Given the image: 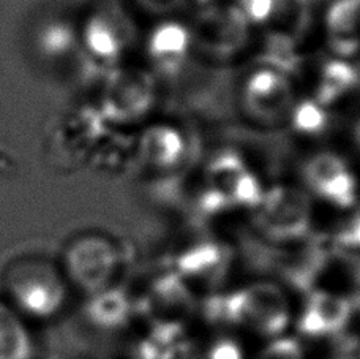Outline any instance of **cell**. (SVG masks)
<instances>
[{
	"label": "cell",
	"instance_id": "7402d4cb",
	"mask_svg": "<svg viewBox=\"0 0 360 359\" xmlns=\"http://www.w3.org/2000/svg\"><path fill=\"white\" fill-rule=\"evenodd\" d=\"M335 359H352V358H335Z\"/></svg>",
	"mask_w": 360,
	"mask_h": 359
},
{
	"label": "cell",
	"instance_id": "9c48e42d",
	"mask_svg": "<svg viewBox=\"0 0 360 359\" xmlns=\"http://www.w3.org/2000/svg\"><path fill=\"white\" fill-rule=\"evenodd\" d=\"M351 313L352 307L348 299L330 291H316L308 299L299 329L311 337L329 336L349 323Z\"/></svg>",
	"mask_w": 360,
	"mask_h": 359
},
{
	"label": "cell",
	"instance_id": "5b68a950",
	"mask_svg": "<svg viewBox=\"0 0 360 359\" xmlns=\"http://www.w3.org/2000/svg\"><path fill=\"white\" fill-rule=\"evenodd\" d=\"M258 206L259 227L269 238L289 241L304 236L310 223V206L304 194L291 189H275L262 195Z\"/></svg>",
	"mask_w": 360,
	"mask_h": 359
},
{
	"label": "cell",
	"instance_id": "5bb4252c",
	"mask_svg": "<svg viewBox=\"0 0 360 359\" xmlns=\"http://www.w3.org/2000/svg\"><path fill=\"white\" fill-rule=\"evenodd\" d=\"M182 345V331L179 326L165 325L152 332L141 351L146 359H174Z\"/></svg>",
	"mask_w": 360,
	"mask_h": 359
},
{
	"label": "cell",
	"instance_id": "9a60e30c",
	"mask_svg": "<svg viewBox=\"0 0 360 359\" xmlns=\"http://www.w3.org/2000/svg\"><path fill=\"white\" fill-rule=\"evenodd\" d=\"M221 261V252L215 244H202L180 256L177 266L186 275H201L215 269Z\"/></svg>",
	"mask_w": 360,
	"mask_h": 359
},
{
	"label": "cell",
	"instance_id": "ffe728a7",
	"mask_svg": "<svg viewBox=\"0 0 360 359\" xmlns=\"http://www.w3.org/2000/svg\"><path fill=\"white\" fill-rule=\"evenodd\" d=\"M139 4L141 0H136ZM180 2V0H152L149 8L150 10H171L174 8V6Z\"/></svg>",
	"mask_w": 360,
	"mask_h": 359
},
{
	"label": "cell",
	"instance_id": "e0dca14e",
	"mask_svg": "<svg viewBox=\"0 0 360 359\" xmlns=\"http://www.w3.org/2000/svg\"><path fill=\"white\" fill-rule=\"evenodd\" d=\"M259 359H304V351L292 339H278L262 350Z\"/></svg>",
	"mask_w": 360,
	"mask_h": 359
},
{
	"label": "cell",
	"instance_id": "7a4b0ae2",
	"mask_svg": "<svg viewBox=\"0 0 360 359\" xmlns=\"http://www.w3.org/2000/svg\"><path fill=\"white\" fill-rule=\"evenodd\" d=\"M215 315L248 326L259 334L278 336L289 323V307L280 288L256 284L215 303Z\"/></svg>",
	"mask_w": 360,
	"mask_h": 359
},
{
	"label": "cell",
	"instance_id": "d6986e66",
	"mask_svg": "<svg viewBox=\"0 0 360 359\" xmlns=\"http://www.w3.org/2000/svg\"><path fill=\"white\" fill-rule=\"evenodd\" d=\"M209 359H243V353L236 342L221 341L212 347Z\"/></svg>",
	"mask_w": 360,
	"mask_h": 359
},
{
	"label": "cell",
	"instance_id": "ba28073f",
	"mask_svg": "<svg viewBox=\"0 0 360 359\" xmlns=\"http://www.w3.org/2000/svg\"><path fill=\"white\" fill-rule=\"evenodd\" d=\"M324 25L333 56L349 61L360 54V0H333Z\"/></svg>",
	"mask_w": 360,
	"mask_h": 359
},
{
	"label": "cell",
	"instance_id": "ac0fdd59",
	"mask_svg": "<svg viewBox=\"0 0 360 359\" xmlns=\"http://www.w3.org/2000/svg\"><path fill=\"white\" fill-rule=\"evenodd\" d=\"M337 241L345 247L360 248V210L351 214L349 219L342 223L337 233Z\"/></svg>",
	"mask_w": 360,
	"mask_h": 359
},
{
	"label": "cell",
	"instance_id": "52a82bcc",
	"mask_svg": "<svg viewBox=\"0 0 360 359\" xmlns=\"http://www.w3.org/2000/svg\"><path fill=\"white\" fill-rule=\"evenodd\" d=\"M308 187L319 198L338 208H351L357 200V181L342 158L337 156H314L305 168Z\"/></svg>",
	"mask_w": 360,
	"mask_h": 359
},
{
	"label": "cell",
	"instance_id": "6da1fadb",
	"mask_svg": "<svg viewBox=\"0 0 360 359\" xmlns=\"http://www.w3.org/2000/svg\"><path fill=\"white\" fill-rule=\"evenodd\" d=\"M4 299L25 320L49 322L63 310L68 282L60 266L44 258H22L5 269Z\"/></svg>",
	"mask_w": 360,
	"mask_h": 359
},
{
	"label": "cell",
	"instance_id": "277c9868",
	"mask_svg": "<svg viewBox=\"0 0 360 359\" xmlns=\"http://www.w3.org/2000/svg\"><path fill=\"white\" fill-rule=\"evenodd\" d=\"M240 103L243 113L255 124L266 127L281 124L289 120L294 110V84L278 70H256L243 82Z\"/></svg>",
	"mask_w": 360,
	"mask_h": 359
},
{
	"label": "cell",
	"instance_id": "4fadbf2b",
	"mask_svg": "<svg viewBox=\"0 0 360 359\" xmlns=\"http://www.w3.org/2000/svg\"><path fill=\"white\" fill-rule=\"evenodd\" d=\"M130 299L119 288L108 286L95 294H90L86 315L90 323L103 329H114L127 322L130 315Z\"/></svg>",
	"mask_w": 360,
	"mask_h": 359
},
{
	"label": "cell",
	"instance_id": "44dd1931",
	"mask_svg": "<svg viewBox=\"0 0 360 359\" xmlns=\"http://www.w3.org/2000/svg\"><path fill=\"white\" fill-rule=\"evenodd\" d=\"M360 56V54H359ZM356 65V70H357V75H359V81H360V62L359 63H354Z\"/></svg>",
	"mask_w": 360,
	"mask_h": 359
},
{
	"label": "cell",
	"instance_id": "8fae6325",
	"mask_svg": "<svg viewBox=\"0 0 360 359\" xmlns=\"http://www.w3.org/2000/svg\"><path fill=\"white\" fill-rule=\"evenodd\" d=\"M37 347L27 320L0 299V359H35Z\"/></svg>",
	"mask_w": 360,
	"mask_h": 359
},
{
	"label": "cell",
	"instance_id": "7c38bea8",
	"mask_svg": "<svg viewBox=\"0 0 360 359\" xmlns=\"http://www.w3.org/2000/svg\"><path fill=\"white\" fill-rule=\"evenodd\" d=\"M128 34L117 19L108 16H95L86 27V44L92 53L103 61L114 62L124 54L130 43Z\"/></svg>",
	"mask_w": 360,
	"mask_h": 359
},
{
	"label": "cell",
	"instance_id": "3957f363",
	"mask_svg": "<svg viewBox=\"0 0 360 359\" xmlns=\"http://www.w3.org/2000/svg\"><path fill=\"white\" fill-rule=\"evenodd\" d=\"M117 261V250L111 241L90 234L70 244L60 267L68 285L90 296L111 286Z\"/></svg>",
	"mask_w": 360,
	"mask_h": 359
},
{
	"label": "cell",
	"instance_id": "2e32d148",
	"mask_svg": "<svg viewBox=\"0 0 360 359\" xmlns=\"http://www.w3.org/2000/svg\"><path fill=\"white\" fill-rule=\"evenodd\" d=\"M73 43V34L67 25L51 24L44 27L40 35V46L48 56L65 54Z\"/></svg>",
	"mask_w": 360,
	"mask_h": 359
},
{
	"label": "cell",
	"instance_id": "8992f818",
	"mask_svg": "<svg viewBox=\"0 0 360 359\" xmlns=\"http://www.w3.org/2000/svg\"><path fill=\"white\" fill-rule=\"evenodd\" d=\"M300 80L310 91L308 99L324 108L335 106L360 86L354 63L333 54L308 61Z\"/></svg>",
	"mask_w": 360,
	"mask_h": 359
},
{
	"label": "cell",
	"instance_id": "30bf717a",
	"mask_svg": "<svg viewBox=\"0 0 360 359\" xmlns=\"http://www.w3.org/2000/svg\"><path fill=\"white\" fill-rule=\"evenodd\" d=\"M193 48L191 30L177 23H163L147 40V56L158 70H176Z\"/></svg>",
	"mask_w": 360,
	"mask_h": 359
}]
</instances>
